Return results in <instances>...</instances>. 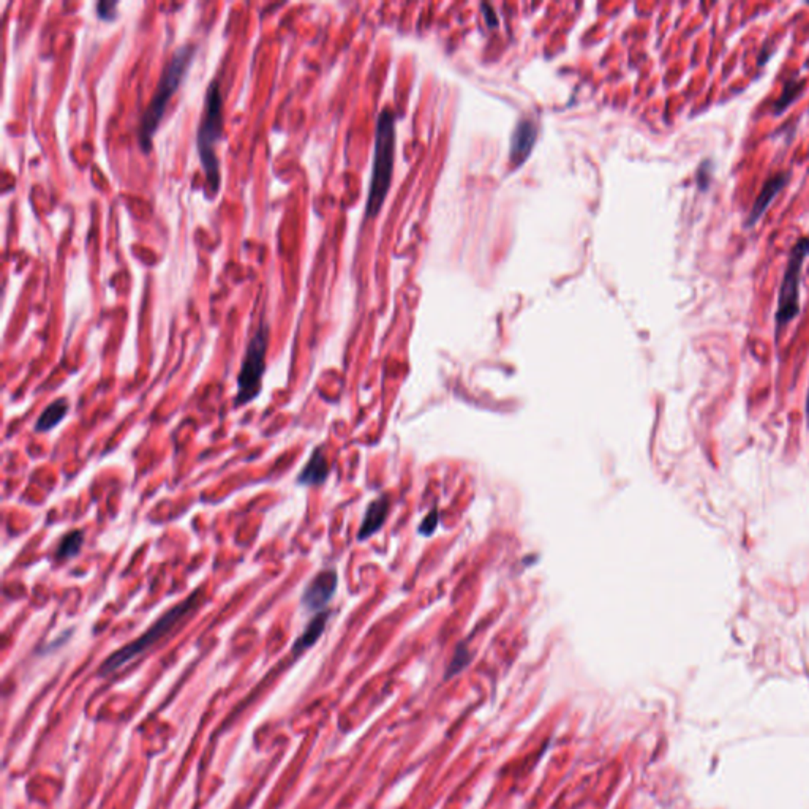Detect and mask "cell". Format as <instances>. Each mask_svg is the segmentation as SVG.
<instances>
[{
	"label": "cell",
	"instance_id": "cell-1",
	"mask_svg": "<svg viewBox=\"0 0 809 809\" xmlns=\"http://www.w3.org/2000/svg\"><path fill=\"white\" fill-rule=\"evenodd\" d=\"M195 45H182L176 49L173 58L169 59L165 70H163L157 87H155L151 102H149L139 122V144L144 152L151 151L154 134L159 130L169 100H171V97L176 94L183 77H186L191 60L195 58Z\"/></svg>",
	"mask_w": 809,
	"mask_h": 809
},
{
	"label": "cell",
	"instance_id": "cell-2",
	"mask_svg": "<svg viewBox=\"0 0 809 809\" xmlns=\"http://www.w3.org/2000/svg\"><path fill=\"white\" fill-rule=\"evenodd\" d=\"M223 133V97L217 80L212 81L205 92L204 109L198 127L196 144L200 154L201 166L205 177V195L209 200L217 196L220 190V163L217 157V144Z\"/></svg>",
	"mask_w": 809,
	"mask_h": 809
},
{
	"label": "cell",
	"instance_id": "cell-3",
	"mask_svg": "<svg viewBox=\"0 0 809 809\" xmlns=\"http://www.w3.org/2000/svg\"><path fill=\"white\" fill-rule=\"evenodd\" d=\"M395 119L392 111L385 108L381 111L376 124V139H375V157H373V173L370 191L367 200V217L372 218L378 215L382 208L387 191L392 181L394 169V151H395Z\"/></svg>",
	"mask_w": 809,
	"mask_h": 809
},
{
	"label": "cell",
	"instance_id": "cell-4",
	"mask_svg": "<svg viewBox=\"0 0 809 809\" xmlns=\"http://www.w3.org/2000/svg\"><path fill=\"white\" fill-rule=\"evenodd\" d=\"M201 593L203 588H198V590L191 593L187 599H183L179 606L173 607L169 612L160 616V618L152 624V628H149L143 636L136 638V641L125 645L124 648L117 650L116 653H112L109 658H106V661L100 667V675H109V673L116 672L117 669H120V667L132 661L133 658L139 656L141 653H144L147 648H151L155 642H159L163 636H166L176 624H179L191 610L198 606Z\"/></svg>",
	"mask_w": 809,
	"mask_h": 809
},
{
	"label": "cell",
	"instance_id": "cell-5",
	"mask_svg": "<svg viewBox=\"0 0 809 809\" xmlns=\"http://www.w3.org/2000/svg\"><path fill=\"white\" fill-rule=\"evenodd\" d=\"M806 257H809V237H800L791 248L783 282H781L775 314L776 338L779 337V332L800 315L801 272H803Z\"/></svg>",
	"mask_w": 809,
	"mask_h": 809
},
{
	"label": "cell",
	"instance_id": "cell-6",
	"mask_svg": "<svg viewBox=\"0 0 809 809\" xmlns=\"http://www.w3.org/2000/svg\"><path fill=\"white\" fill-rule=\"evenodd\" d=\"M269 345V328L261 324L247 346L245 356L237 376V394L234 403L244 407L257 399L261 392L262 375L266 372V353Z\"/></svg>",
	"mask_w": 809,
	"mask_h": 809
},
{
	"label": "cell",
	"instance_id": "cell-7",
	"mask_svg": "<svg viewBox=\"0 0 809 809\" xmlns=\"http://www.w3.org/2000/svg\"><path fill=\"white\" fill-rule=\"evenodd\" d=\"M338 584L337 572L333 569H324L310 580V584L304 590L302 594V606L310 610V612H316V610H323L329 604L332 596L336 594Z\"/></svg>",
	"mask_w": 809,
	"mask_h": 809
},
{
	"label": "cell",
	"instance_id": "cell-8",
	"mask_svg": "<svg viewBox=\"0 0 809 809\" xmlns=\"http://www.w3.org/2000/svg\"><path fill=\"white\" fill-rule=\"evenodd\" d=\"M791 179V173L789 171H779L775 173L773 176H770L768 179L764 182V186L759 191V195L756 198L754 204H752V208L749 210V214L746 217V222L744 225L748 226V228H752L761 217L765 214V210L770 208V204L773 203V200L778 196V193L781 190L784 188V186Z\"/></svg>",
	"mask_w": 809,
	"mask_h": 809
},
{
	"label": "cell",
	"instance_id": "cell-9",
	"mask_svg": "<svg viewBox=\"0 0 809 809\" xmlns=\"http://www.w3.org/2000/svg\"><path fill=\"white\" fill-rule=\"evenodd\" d=\"M329 470L331 466L328 462V457H326L324 449L318 448L314 451V454H311L307 465L304 466V470L299 473V476H297V484L305 487L323 486L329 478Z\"/></svg>",
	"mask_w": 809,
	"mask_h": 809
},
{
	"label": "cell",
	"instance_id": "cell-10",
	"mask_svg": "<svg viewBox=\"0 0 809 809\" xmlns=\"http://www.w3.org/2000/svg\"><path fill=\"white\" fill-rule=\"evenodd\" d=\"M536 134V125L528 119H523L515 127L513 133V144H510V157H513L515 165H519V163L528 157V154L535 146Z\"/></svg>",
	"mask_w": 809,
	"mask_h": 809
},
{
	"label": "cell",
	"instance_id": "cell-11",
	"mask_svg": "<svg viewBox=\"0 0 809 809\" xmlns=\"http://www.w3.org/2000/svg\"><path fill=\"white\" fill-rule=\"evenodd\" d=\"M387 514H389V500L386 496H381V498L372 501L365 510L364 520L360 523V530L358 533L359 541H365V539H368L372 535L378 533L387 519Z\"/></svg>",
	"mask_w": 809,
	"mask_h": 809
},
{
	"label": "cell",
	"instance_id": "cell-12",
	"mask_svg": "<svg viewBox=\"0 0 809 809\" xmlns=\"http://www.w3.org/2000/svg\"><path fill=\"white\" fill-rule=\"evenodd\" d=\"M328 620H329V612H318L314 618H311L304 633L294 642L293 647L294 655H301L302 651L314 647V645L318 642V638L323 636Z\"/></svg>",
	"mask_w": 809,
	"mask_h": 809
},
{
	"label": "cell",
	"instance_id": "cell-13",
	"mask_svg": "<svg viewBox=\"0 0 809 809\" xmlns=\"http://www.w3.org/2000/svg\"><path fill=\"white\" fill-rule=\"evenodd\" d=\"M68 409H70V403L67 399H63L62 397V399L54 400L51 404H48L46 409L38 417L37 430L38 432L53 430L55 425H58L63 419V417L67 416Z\"/></svg>",
	"mask_w": 809,
	"mask_h": 809
},
{
	"label": "cell",
	"instance_id": "cell-14",
	"mask_svg": "<svg viewBox=\"0 0 809 809\" xmlns=\"http://www.w3.org/2000/svg\"><path fill=\"white\" fill-rule=\"evenodd\" d=\"M803 87H805V80H798L797 76L789 77V80L784 82L783 94L779 95V98L775 102V105H773V112H775L776 116H779L781 112L789 108L795 98L801 94Z\"/></svg>",
	"mask_w": 809,
	"mask_h": 809
},
{
	"label": "cell",
	"instance_id": "cell-15",
	"mask_svg": "<svg viewBox=\"0 0 809 809\" xmlns=\"http://www.w3.org/2000/svg\"><path fill=\"white\" fill-rule=\"evenodd\" d=\"M82 544H84V531L82 530L70 531V533L62 537L55 555H58L59 559H65L67 562V559H72L80 553Z\"/></svg>",
	"mask_w": 809,
	"mask_h": 809
},
{
	"label": "cell",
	"instance_id": "cell-16",
	"mask_svg": "<svg viewBox=\"0 0 809 809\" xmlns=\"http://www.w3.org/2000/svg\"><path fill=\"white\" fill-rule=\"evenodd\" d=\"M470 659H471V655L468 653V650L465 647H459V650L456 651V655H454V659L449 665L448 677L456 675V673L462 670L464 667H466V664L470 663Z\"/></svg>",
	"mask_w": 809,
	"mask_h": 809
},
{
	"label": "cell",
	"instance_id": "cell-17",
	"mask_svg": "<svg viewBox=\"0 0 809 809\" xmlns=\"http://www.w3.org/2000/svg\"><path fill=\"white\" fill-rule=\"evenodd\" d=\"M438 519H439L438 510L434 509V510H432V513L422 520L421 527H419V533L424 535V536H432V535H434L436 527H438Z\"/></svg>",
	"mask_w": 809,
	"mask_h": 809
},
{
	"label": "cell",
	"instance_id": "cell-18",
	"mask_svg": "<svg viewBox=\"0 0 809 809\" xmlns=\"http://www.w3.org/2000/svg\"><path fill=\"white\" fill-rule=\"evenodd\" d=\"M708 169H712V161L705 160L702 165L699 166L697 173H695V177H697V183L700 190H705L708 187V182H709V173H707Z\"/></svg>",
	"mask_w": 809,
	"mask_h": 809
},
{
	"label": "cell",
	"instance_id": "cell-19",
	"mask_svg": "<svg viewBox=\"0 0 809 809\" xmlns=\"http://www.w3.org/2000/svg\"><path fill=\"white\" fill-rule=\"evenodd\" d=\"M805 414H806V425H808V430H809V387H808V395H806V404H805Z\"/></svg>",
	"mask_w": 809,
	"mask_h": 809
}]
</instances>
